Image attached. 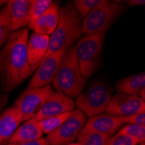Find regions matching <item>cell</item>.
<instances>
[{"mask_svg":"<svg viewBox=\"0 0 145 145\" xmlns=\"http://www.w3.org/2000/svg\"><path fill=\"white\" fill-rule=\"evenodd\" d=\"M28 37L27 28L12 32L0 51V89L5 93L18 88L32 73L27 58Z\"/></svg>","mask_w":145,"mask_h":145,"instance_id":"1","label":"cell"},{"mask_svg":"<svg viewBox=\"0 0 145 145\" xmlns=\"http://www.w3.org/2000/svg\"><path fill=\"white\" fill-rule=\"evenodd\" d=\"M82 19L72 2L60 8L59 21L54 32L50 36L45 57L62 50H68L82 37Z\"/></svg>","mask_w":145,"mask_h":145,"instance_id":"2","label":"cell"},{"mask_svg":"<svg viewBox=\"0 0 145 145\" xmlns=\"http://www.w3.org/2000/svg\"><path fill=\"white\" fill-rule=\"evenodd\" d=\"M85 84L86 79L81 74L75 45H71L65 52L59 69L52 81L51 88L72 98L81 93Z\"/></svg>","mask_w":145,"mask_h":145,"instance_id":"3","label":"cell"},{"mask_svg":"<svg viewBox=\"0 0 145 145\" xmlns=\"http://www.w3.org/2000/svg\"><path fill=\"white\" fill-rule=\"evenodd\" d=\"M105 33L84 35L76 43L75 50L82 76L87 79L102 66Z\"/></svg>","mask_w":145,"mask_h":145,"instance_id":"4","label":"cell"},{"mask_svg":"<svg viewBox=\"0 0 145 145\" xmlns=\"http://www.w3.org/2000/svg\"><path fill=\"white\" fill-rule=\"evenodd\" d=\"M121 1L101 0L100 3L82 20V34L105 33L125 11Z\"/></svg>","mask_w":145,"mask_h":145,"instance_id":"5","label":"cell"},{"mask_svg":"<svg viewBox=\"0 0 145 145\" xmlns=\"http://www.w3.org/2000/svg\"><path fill=\"white\" fill-rule=\"evenodd\" d=\"M112 97V89L103 81H96L76 97L75 104L86 117L105 112Z\"/></svg>","mask_w":145,"mask_h":145,"instance_id":"6","label":"cell"},{"mask_svg":"<svg viewBox=\"0 0 145 145\" xmlns=\"http://www.w3.org/2000/svg\"><path fill=\"white\" fill-rule=\"evenodd\" d=\"M86 116L77 109L71 110V115L57 129L48 134L46 140L50 145H68L78 137L85 123Z\"/></svg>","mask_w":145,"mask_h":145,"instance_id":"7","label":"cell"},{"mask_svg":"<svg viewBox=\"0 0 145 145\" xmlns=\"http://www.w3.org/2000/svg\"><path fill=\"white\" fill-rule=\"evenodd\" d=\"M53 93L51 86L47 85L40 88L25 89L18 97L14 105L23 116V121L27 122L41 109L49 97Z\"/></svg>","mask_w":145,"mask_h":145,"instance_id":"8","label":"cell"},{"mask_svg":"<svg viewBox=\"0 0 145 145\" xmlns=\"http://www.w3.org/2000/svg\"><path fill=\"white\" fill-rule=\"evenodd\" d=\"M66 50H62L44 57L35 71L26 89L40 88L50 85L59 69Z\"/></svg>","mask_w":145,"mask_h":145,"instance_id":"9","label":"cell"},{"mask_svg":"<svg viewBox=\"0 0 145 145\" xmlns=\"http://www.w3.org/2000/svg\"><path fill=\"white\" fill-rule=\"evenodd\" d=\"M105 112L117 116L145 112V102L137 96L116 93L111 97Z\"/></svg>","mask_w":145,"mask_h":145,"instance_id":"10","label":"cell"},{"mask_svg":"<svg viewBox=\"0 0 145 145\" xmlns=\"http://www.w3.org/2000/svg\"><path fill=\"white\" fill-rule=\"evenodd\" d=\"M75 108V102L72 98L61 94L59 92L53 91L46 102L30 120V122L36 123L44 118L63 114L73 110Z\"/></svg>","mask_w":145,"mask_h":145,"instance_id":"11","label":"cell"},{"mask_svg":"<svg viewBox=\"0 0 145 145\" xmlns=\"http://www.w3.org/2000/svg\"><path fill=\"white\" fill-rule=\"evenodd\" d=\"M123 125L122 116H114L109 113H102L86 121L82 131H90L112 136Z\"/></svg>","mask_w":145,"mask_h":145,"instance_id":"12","label":"cell"},{"mask_svg":"<svg viewBox=\"0 0 145 145\" xmlns=\"http://www.w3.org/2000/svg\"><path fill=\"white\" fill-rule=\"evenodd\" d=\"M50 43V36L32 33L27 41V58L31 72H35L45 57Z\"/></svg>","mask_w":145,"mask_h":145,"instance_id":"13","label":"cell"},{"mask_svg":"<svg viewBox=\"0 0 145 145\" xmlns=\"http://www.w3.org/2000/svg\"><path fill=\"white\" fill-rule=\"evenodd\" d=\"M23 122V116L14 104L0 114V145H6Z\"/></svg>","mask_w":145,"mask_h":145,"instance_id":"14","label":"cell"},{"mask_svg":"<svg viewBox=\"0 0 145 145\" xmlns=\"http://www.w3.org/2000/svg\"><path fill=\"white\" fill-rule=\"evenodd\" d=\"M12 32L24 29L29 25L31 0H10L6 4Z\"/></svg>","mask_w":145,"mask_h":145,"instance_id":"15","label":"cell"},{"mask_svg":"<svg viewBox=\"0 0 145 145\" xmlns=\"http://www.w3.org/2000/svg\"><path fill=\"white\" fill-rule=\"evenodd\" d=\"M59 12L60 2L52 1L50 7L37 19L31 30L34 31V33L50 36L57 26L59 21Z\"/></svg>","mask_w":145,"mask_h":145,"instance_id":"16","label":"cell"},{"mask_svg":"<svg viewBox=\"0 0 145 145\" xmlns=\"http://www.w3.org/2000/svg\"><path fill=\"white\" fill-rule=\"evenodd\" d=\"M143 88H145L144 72L123 77L116 82V89L118 93L137 96L138 92Z\"/></svg>","mask_w":145,"mask_h":145,"instance_id":"17","label":"cell"},{"mask_svg":"<svg viewBox=\"0 0 145 145\" xmlns=\"http://www.w3.org/2000/svg\"><path fill=\"white\" fill-rule=\"evenodd\" d=\"M41 137H43V132L37 123L27 121L16 129L8 143L31 142Z\"/></svg>","mask_w":145,"mask_h":145,"instance_id":"18","label":"cell"},{"mask_svg":"<svg viewBox=\"0 0 145 145\" xmlns=\"http://www.w3.org/2000/svg\"><path fill=\"white\" fill-rule=\"evenodd\" d=\"M71 111L63 113V114H60V115H57V116H49V117L44 118V119H41V120L36 122V123L38 126V128L41 129L43 134H50L52 132V131L57 129L65 120L67 119L69 116L71 115Z\"/></svg>","mask_w":145,"mask_h":145,"instance_id":"19","label":"cell"},{"mask_svg":"<svg viewBox=\"0 0 145 145\" xmlns=\"http://www.w3.org/2000/svg\"><path fill=\"white\" fill-rule=\"evenodd\" d=\"M12 33L9 10L5 5L0 10V50L7 43Z\"/></svg>","mask_w":145,"mask_h":145,"instance_id":"20","label":"cell"},{"mask_svg":"<svg viewBox=\"0 0 145 145\" xmlns=\"http://www.w3.org/2000/svg\"><path fill=\"white\" fill-rule=\"evenodd\" d=\"M111 136L90 131H81L77 137V143L80 145H106Z\"/></svg>","mask_w":145,"mask_h":145,"instance_id":"21","label":"cell"},{"mask_svg":"<svg viewBox=\"0 0 145 145\" xmlns=\"http://www.w3.org/2000/svg\"><path fill=\"white\" fill-rule=\"evenodd\" d=\"M51 0H31L30 11H29V28L31 29L37 19L50 7Z\"/></svg>","mask_w":145,"mask_h":145,"instance_id":"22","label":"cell"},{"mask_svg":"<svg viewBox=\"0 0 145 145\" xmlns=\"http://www.w3.org/2000/svg\"><path fill=\"white\" fill-rule=\"evenodd\" d=\"M117 133L127 135L136 139L139 143L145 142V125L141 124H126L122 126Z\"/></svg>","mask_w":145,"mask_h":145,"instance_id":"23","label":"cell"},{"mask_svg":"<svg viewBox=\"0 0 145 145\" xmlns=\"http://www.w3.org/2000/svg\"><path fill=\"white\" fill-rule=\"evenodd\" d=\"M100 1L101 0H75L72 4L83 20L100 3Z\"/></svg>","mask_w":145,"mask_h":145,"instance_id":"24","label":"cell"},{"mask_svg":"<svg viewBox=\"0 0 145 145\" xmlns=\"http://www.w3.org/2000/svg\"><path fill=\"white\" fill-rule=\"evenodd\" d=\"M138 143L139 142L136 139L127 135L116 133L110 137L106 145H137Z\"/></svg>","mask_w":145,"mask_h":145,"instance_id":"25","label":"cell"},{"mask_svg":"<svg viewBox=\"0 0 145 145\" xmlns=\"http://www.w3.org/2000/svg\"><path fill=\"white\" fill-rule=\"evenodd\" d=\"M123 124H141L145 125V112L137 113L127 116H122Z\"/></svg>","mask_w":145,"mask_h":145,"instance_id":"26","label":"cell"},{"mask_svg":"<svg viewBox=\"0 0 145 145\" xmlns=\"http://www.w3.org/2000/svg\"><path fill=\"white\" fill-rule=\"evenodd\" d=\"M6 145H50L46 138L41 137L37 140L31 142H11L7 143Z\"/></svg>","mask_w":145,"mask_h":145,"instance_id":"27","label":"cell"},{"mask_svg":"<svg viewBox=\"0 0 145 145\" xmlns=\"http://www.w3.org/2000/svg\"><path fill=\"white\" fill-rule=\"evenodd\" d=\"M9 101V94L5 93L0 89V114L2 113L3 109L6 106Z\"/></svg>","mask_w":145,"mask_h":145,"instance_id":"28","label":"cell"},{"mask_svg":"<svg viewBox=\"0 0 145 145\" xmlns=\"http://www.w3.org/2000/svg\"><path fill=\"white\" fill-rule=\"evenodd\" d=\"M124 3L131 6H136V5H143L145 1L144 0H127Z\"/></svg>","mask_w":145,"mask_h":145,"instance_id":"29","label":"cell"},{"mask_svg":"<svg viewBox=\"0 0 145 145\" xmlns=\"http://www.w3.org/2000/svg\"><path fill=\"white\" fill-rule=\"evenodd\" d=\"M144 92H145V88H143V89H142L139 92H138V93H137V97H140L142 100H145V93H144Z\"/></svg>","mask_w":145,"mask_h":145,"instance_id":"30","label":"cell"},{"mask_svg":"<svg viewBox=\"0 0 145 145\" xmlns=\"http://www.w3.org/2000/svg\"><path fill=\"white\" fill-rule=\"evenodd\" d=\"M8 1H5V0H0V9H1V7L3 5H5L7 4Z\"/></svg>","mask_w":145,"mask_h":145,"instance_id":"31","label":"cell"},{"mask_svg":"<svg viewBox=\"0 0 145 145\" xmlns=\"http://www.w3.org/2000/svg\"><path fill=\"white\" fill-rule=\"evenodd\" d=\"M68 145H80V144H78V143H70Z\"/></svg>","mask_w":145,"mask_h":145,"instance_id":"32","label":"cell"},{"mask_svg":"<svg viewBox=\"0 0 145 145\" xmlns=\"http://www.w3.org/2000/svg\"><path fill=\"white\" fill-rule=\"evenodd\" d=\"M137 145H145V143L142 142V143H138V144H137Z\"/></svg>","mask_w":145,"mask_h":145,"instance_id":"33","label":"cell"}]
</instances>
